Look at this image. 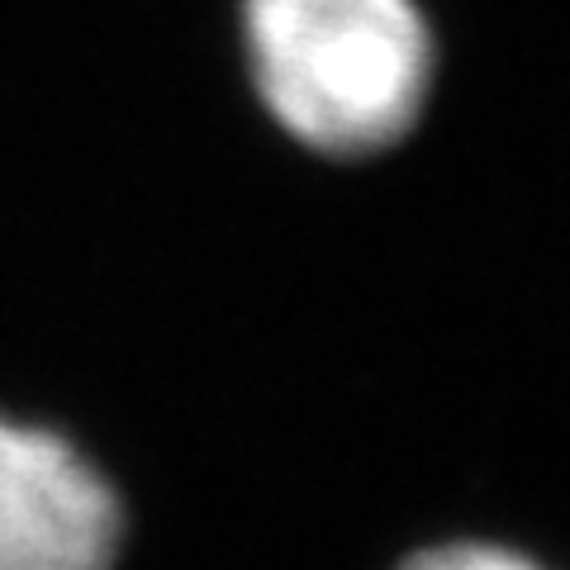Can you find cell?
<instances>
[{
  "instance_id": "2",
  "label": "cell",
  "mask_w": 570,
  "mask_h": 570,
  "mask_svg": "<svg viewBox=\"0 0 570 570\" xmlns=\"http://www.w3.org/2000/svg\"><path fill=\"white\" fill-rule=\"evenodd\" d=\"M119 499L67 438L0 419V570H110Z\"/></svg>"
},
{
  "instance_id": "3",
  "label": "cell",
  "mask_w": 570,
  "mask_h": 570,
  "mask_svg": "<svg viewBox=\"0 0 570 570\" xmlns=\"http://www.w3.org/2000/svg\"><path fill=\"white\" fill-rule=\"evenodd\" d=\"M404 570H542L538 561L519 557L509 547H485V542H452V547H433L414 557Z\"/></svg>"
},
{
  "instance_id": "1",
  "label": "cell",
  "mask_w": 570,
  "mask_h": 570,
  "mask_svg": "<svg viewBox=\"0 0 570 570\" xmlns=\"http://www.w3.org/2000/svg\"><path fill=\"white\" fill-rule=\"evenodd\" d=\"M243 43L276 124L328 157L400 142L433 81L419 0H243Z\"/></svg>"
}]
</instances>
